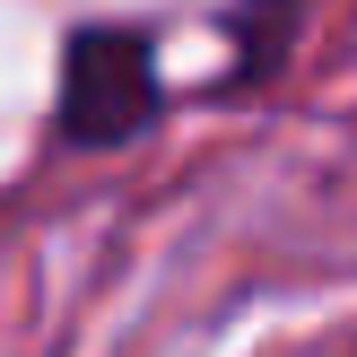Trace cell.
I'll use <instances>...</instances> for the list:
<instances>
[{"label": "cell", "instance_id": "1", "mask_svg": "<svg viewBox=\"0 0 357 357\" xmlns=\"http://www.w3.org/2000/svg\"><path fill=\"white\" fill-rule=\"evenodd\" d=\"M166 114V79H157V26L139 17H87L61 35L52 61V131L70 149H131L149 122Z\"/></svg>", "mask_w": 357, "mask_h": 357}, {"label": "cell", "instance_id": "2", "mask_svg": "<svg viewBox=\"0 0 357 357\" xmlns=\"http://www.w3.org/2000/svg\"><path fill=\"white\" fill-rule=\"evenodd\" d=\"M296 17H305V0H236L227 9V35H236V70L227 79H209L218 96H236V87H261L279 61L296 52Z\"/></svg>", "mask_w": 357, "mask_h": 357}]
</instances>
